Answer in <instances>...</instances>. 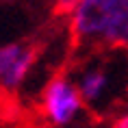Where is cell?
Returning <instances> with one entry per match:
<instances>
[{
  "label": "cell",
  "instance_id": "1",
  "mask_svg": "<svg viewBox=\"0 0 128 128\" xmlns=\"http://www.w3.org/2000/svg\"><path fill=\"white\" fill-rule=\"evenodd\" d=\"M70 22L78 41L126 46L128 0H78L70 13Z\"/></svg>",
  "mask_w": 128,
  "mask_h": 128
},
{
  "label": "cell",
  "instance_id": "6",
  "mask_svg": "<svg viewBox=\"0 0 128 128\" xmlns=\"http://www.w3.org/2000/svg\"><path fill=\"white\" fill-rule=\"evenodd\" d=\"M111 128H128V115H120V117L113 122Z\"/></svg>",
  "mask_w": 128,
  "mask_h": 128
},
{
  "label": "cell",
  "instance_id": "3",
  "mask_svg": "<svg viewBox=\"0 0 128 128\" xmlns=\"http://www.w3.org/2000/svg\"><path fill=\"white\" fill-rule=\"evenodd\" d=\"M35 63V52L24 44H4L0 46V89L18 91L26 82L30 68Z\"/></svg>",
  "mask_w": 128,
  "mask_h": 128
},
{
  "label": "cell",
  "instance_id": "4",
  "mask_svg": "<svg viewBox=\"0 0 128 128\" xmlns=\"http://www.w3.org/2000/svg\"><path fill=\"white\" fill-rule=\"evenodd\" d=\"M78 94H80L82 102L85 104H91V106H100L102 100L106 98L108 94V85H111V78H108V72L100 65H91V68H85L78 74V78L74 80Z\"/></svg>",
  "mask_w": 128,
  "mask_h": 128
},
{
  "label": "cell",
  "instance_id": "5",
  "mask_svg": "<svg viewBox=\"0 0 128 128\" xmlns=\"http://www.w3.org/2000/svg\"><path fill=\"white\" fill-rule=\"evenodd\" d=\"M54 4L61 13H72V9L78 4V0H54Z\"/></svg>",
  "mask_w": 128,
  "mask_h": 128
},
{
  "label": "cell",
  "instance_id": "2",
  "mask_svg": "<svg viewBox=\"0 0 128 128\" xmlns=\"http://www.w3.org/2000/svg\"><path fill=\"white\" fill-rule=\"evenodd\" d=\"M85 113L82 102L74 80L68 76H56L44 87L41 94V115L54 128H70Z\"/></svg>",
  "mask_w": 128,
  "mask_h": 128
}]
</instances>
